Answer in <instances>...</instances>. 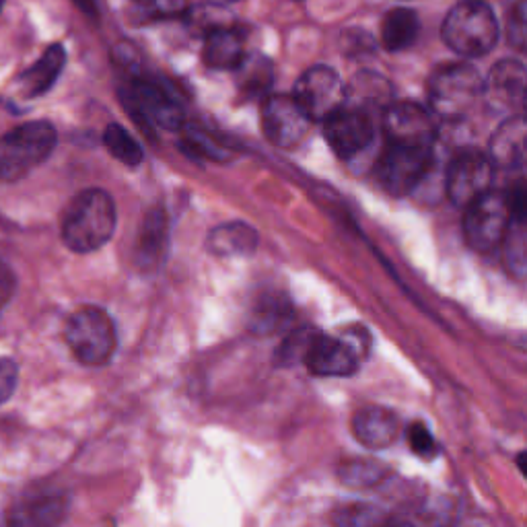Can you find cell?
Returning <instances> with one entry per match:
<instances>
[{
	"mask_svg": "<svg viewBox=\"0 0 527 527\" xmlns=\"http://www.w3.org/2000/svg\"><path fill=\"white\" fill-rule=\"evenodd\" d=\"M118 215L112 196L91 188L73 198L62 219V239L77 254L97 252L116 231Z\"/></svg>",
	"mask_w": 527,
	"mask_h": 527,
	"instance_id": "1",
	"label": "cell"
},
{
	"mask_svg": "<svg viewBox=\"0 0 527 527\" xmlns=\"http://www.w3.org/2000/svg\"><path fill=\"white\" fill-rule=\"evenodd\" d=\"M441 38L458 56H486L499 40L495 11L486 0H460L445 17Z\"/></svg>",
	"mask_w": 527,
	"mask_h": 527,
	"instance_id": "2",
	"label": "cell"
},
{
	"mask_svg": "<svg viewBox=\"0 0 527 527\" xmlns=\"http://www.w3.org/2000/svg\"><path fill=\"white\" fill-rule=\"evenodd\" d=\"M56 147L50 122H27L0 136V182H17L42 165Z\"/></svg>",
	"mask_w": 527,
	"mask_h": 527,
	"instance_id": "3",
	"label": "cell"
},
{
	"mask_svg": "<svg viewBox=\"0 0 527 527\" xmlns=\"http://www.w3.org/2000/svg\"><path fill=\"white\" fill-rule=\"evenodd\" d=\"M371 346L365 328H348L338 336L315 334L307 353L305 367L318 377H350L355 375L365 361Z\"/></svg>",
	"mask_w": 527,
	"mask_h": 527,
	"instance_id": "4",
	"label": "cell"
},
{
	"mask_svg": "<svg viewBox=\"0 0 527 527\" xmlns=\"http://www.w3.org/2000/svg\"><path fill=\"white\" fill-rule=\"evenodd\" d=\"M482 83L484 79L468 62L437 68L427 85L431 112L449 120L466 116L482 97Z\"/></svg>",
	"mask_w": 527,
	"mask_h": 527,
	"instance_id": "5",
	"label": "cell"
},
{
	"mask_svg": "<svg viewBox=\"0 0 527 527\" xmlns=\"http://www.w3.org/2000/svg\"><path fill=\"white\" fill-rule=\"evenodd\" d=\"M64 338L79 363L89 367L108 363L118 346L116 326L110 315L99 307H81L70 315Z\"/></svg>",
	"mask_w": 527,
	"mask_h": 527,
	"instance_id": "6",
	"label": "cell"
},
{
	"mask_svg": "<svg viewBox=\"0 0 527 527\" xmlns=\"http://www.w3.org/2000/svg\"><path fill=\"white\" fill-rule=\"evenodd\" d=\"M513 221L507 194L488 190L484 196L466 206L464 235L472 250L490 252L501 245Z\"/></svg>",
	"mask_w": 527,
	"mask_h": 527,
	"instance_id": "7",
	"label": "cell"
},
{
	"mask_svg": "<svg viewBox=\"0 0 527 527\" xmlns=\"http://www.w3.org/2000/svg\"><path fill=\"white\" fill-rule=\"evenodd\" d=\"M433 161V149L390 145L377 163V180L388 194L408 196L429 178Z\"/></svg>",
	"mask_w": 527,
	"mask_h": 527,
	"instance_id": "8",
	"label": "cell"
},
{
	"mask_svg": "<svg viewBox=\"0 0 527 527\" xmlns=\"http://www.w3.org/2000/svg\"><path fill=\"white\" fill-rule=\"evenodd\" d=\"M120 101L138 124L149 122L165 130H180L184 126V112L178 101L153 81L130 79L120 89Z\"/></svg>",
	"mask_w": 527,
	"mask_h": 527,
	"instance_id": "9",
	"label": "cell"
},
{
	"mask_svg": "<svg viewBox=\"0 0 527 527\" xmlns=\"http://www.w3.org/2000/svg\"><path fill=\"white\" fill-rule=\"evenodd\" d=\"M293 97L311 122H324L342 108L346 91L336 70L320 64L305 70Z\"/></svg>",
	"mask_w": 527,
	"mask_h": 527,
	"instance_id": "10",
	"label": "cell"
},
{
	"mask_svg": "<svg viewBox=\"0 0 527 527\" xmlns=\"http://www.w3.org/2000/svg\"><path fill=\"white\" fill-rule=\"evenodd\" d=\"M383 130L390 145L416 149H433L439 136L433 112L410 101L390 103L383 110Z\"/></svg>",
	"mask_w": 527,
	"mask_h": 527,
	"instance_id": "11",
	"label": "cell"
},
{
	"mask_svg": "<svg viewBox=\"0 0 527 527\" xmlns=\"http://www.w3.org/2000/svg\"><path fill=\"white\" fill-rule=\"evenodd\" d=\"M495 165L480 151H464L455 157L445 173V190L449 200L466 208L488 190H493Z\"/></svg>",
	"mask_w": 527,
	"mask_h": 527,
	"instance_id": "12",
	"label": "cell"
},
{
	"mask_svg": "<svg viewBox=\"0 0 527 527\" xmlns=\"http://www.w3.org/2000/svg\"><path fill=\"white\" fill-rule=\"evenodd\" d=\"M324 134L334 153L344 159H357L375 143V120L371 114L342 105L328 120H324Z\"/></svg>",
	"mask_w": 527,
	"mask_h": 527,
	"instance_id": "13",
	"label": "cell"
},
{
	"mask_svg": "<svg viewBox=\"0 0 527 527\" xmlns=\"http://www.w3.org/2000/svg\"><path fill=\"white\" fill-rule=\"evenodd\" d=\"M311 120L295 97L270 95L262 105V130L274 147L293 149L307 136Z\"/></svg>",
	"mask_w": 527,
	"mask_h": 527,
	"instance_id": "14",
	"label": "cell"
},
{
	"mask_svg": "<svg viewBox=\"0 0 527 527\" xmlns=\"http://www.w3.org/2000/svg\"><path fill=\"white\" fill-rule=\"evenodd\" d=\"M488 108L501 114H521L525 103V66L519 60H501L482 83Z\"/></svg>",
	"mask_w": 527,
	"mask_h": 527,
	"instance_id": "15",
	"label": "cell"
},
{
	"mask_svg": "<svg viewBox=\"0 0 527 527\" xmlns=\"http://www.w3.org/2000/svg\"><path fill=\"white\" fill-rule=\"evenodd\" d=\"M353 435L371 449H385L400 437V418L383 406H363L353 416Z\"/></svg>",
	"mask_w": 527,
	"mask_h": 527,
	"instance_id": "16",
	"label": "cell"
},
{
	"mask_svg": "<svg viewBox=\"0 0 527 527\" xmlns=\"http://www.w3.org/2000/svg\"><path fill=\"white\" fill-rule=\"evenodd\" d=\"M525 118L523 114H511L490 138L488 157L493 165L503 169L521 167L525 161Z\"/></svg>",
	"mask_w": 527,
	"mask_h": 527,
	"instance_id": "17",
	"label": "cell"
},
{
	"mask_svg": "<svg viewBox=\"0 0 527 527\" xmlns=\"http://www.w3.org/2000/svg\"><path fill=\"white\" fill-rule=\"evenodd\" d=\"M245 56L243 31L227 25L213 27L206 33L202 58L215 70H233Z\"/></svg>",
	"mask_w": 527,
	"mask_h": 527,
	"instance_id": "18",
	"label": "cell"
},
{
	"mask_svg": "<svg viewBox=\"0 0 527 527\" xmlns=\"http://www.w3.org/2000/svg\"><path fill=\"white\" fill-rule=\"evenodd\" d=\"M64 64H66L64 48L60 44L50 46L44 52V56L35 62L31 68H27L25 73L19 77V81H17L19 93L27 99L48 93L54 87V83L58 81Z\"/></svg>",
	"mask_w": 527,
	"mask_h": 527,
	"instance_id": "19",
	"label": "cell"
},
{
	"mask_svg": "<svg viewBox=\"0 0 527 527\" xmlns=\"http://www.w3.org/2000/svg\"><path fill=\"white\" fill-rule=\"evenodd\" d=\"M346 99L344 105H350V108L363 110L367 114L385 110L392 103V85L388 79H383L377 73H359L353 81H350L348 87H344Z\"/></svg>",
	"mask_w": 527,
	"mask_h": 527,
	"instance_id": "20",
	"label": "cell"
},
{
	"mask_svg": "<svg viewBox=\"0 0 527 527\" xmlns=\"http://www.w3.org/2000/svg\"><path fill=\"white\" fill-rule=\"evenodd\" d=\"M206 248L215 256H250L258 248V233L245 223H225L208 233Z\"/></svg>",
	"mask_w": 527,
	"mask_h": 527,
	"instance_id": "21",
	"label": "cell"
},
{
	"mask_svg": "<svg viewBox=\"0 0 527 527\" xmlns=\"http://www.w3.org/2000/svg\"><path fill=\"white\" fill-rule=\"evenodd\" d=\"M295 318L291 301L280 293L262 295L250 315V328L260 336H272L285 330Z\"/></svg>",
	"mask_w": 527,
	"mask_h": 527,
	"instance_id": "22",
	"label": "cell"
},
{
	"mask_svg": "<svg viewBox=\"0 0 527 527\" xmlns=\"http://www.w3.org/2000/svg\"><path fill=\"white\" fill-rule=\"evenodd\" d=\"M418 31L420 21L412 9H392L381 23V46L388 52H402L416 42Z\"/></svg>",
	"mask_w": 527,
	"mask_h": 527,
	"instance_id": "23",
	"label": "cell"
},
{
	"mask_svg": "<svg viewBox=\"0 0 527 527\" xmlns=\"http://www.w3.org/2000/svg\"><path fill=\"white\" fill-rule=\"evenodd\" d=\"M237 73V87L248 97H262L270 91L274 81L272 62L262 54H245L233 68Z\"/></svg>",
	"mask_w": 527,
	"mask_h": 527,
	"instance_id": "24",
	"label": "cell"
},
{
	"mask_svg": "<svg viewBox=\"0 0 527 527\" xmlns=\"http://www.w3.org/2000/svg\"><path fill=\"white\" fill-rule=\"evenodd\" d=\"M167 245V219L163 210H153L147 215L143 229L138 237V262L140 264H155L163 256V248Z\"/></svg>",
	"mask_w": 527,
	"mask_h": 527,
	"instance_id": "25",
	"label": "cell"
},
{
	"mask_svg": "<svg viewBox=\"0 0 527 527\" xmlns=\"http://www.w3.org/2000/svg\"><path fill=\"white\" fill-rule=\"evenodd\" d=\"M103 145L116 157L120 163L128 167H138L145 159L143 147L138 145V140L120 124H110L103 132Z\"/></svg>",
	"mask_w": 527,
	"mask_h": 527,
	"instance_id": "26",
	"label": "cell"
},
{
	"mask_svg": "<svg viewBox=\"0 0 527 527\" xmlns=\"http://www.w3.org/2000/svg\"><path fill=\"white\" fill-rule=\"evenodd\" d=\"M64 515V503L58 497H44L31 503H23L13 511L11 521L19 525H40V523H56Z\"/></svg>",
	"mask_w": 527,
	"mask_h": 527,
	"instance_id": "27",
	"label": "cell"
},
{
	"mask_svg": "<svg viewBox=\"0 0 527 527\" xmlns=\"http://www.w3.org/2000/svg\"><path fill=\"white\" fill-rule=\"evenodd\" d=\"M501 245H505V264L507 268L521 278L525 272V219H513Z\"/></svg>",
	"mask_w": 527,
	"mask_h": 527,
	"instance_id": "28",
	"label": "cell"
},
{
	"mask_svg": "<svg viewBox=\"0 0 527 527\" xmlns=\"http://www.w3.org/2000/svg\"><path fill=\"white\" fill-rule=\"evenodd\" d=\"M388 474L383 466H379L373 460H353L346 462L340 470V478L348 486H357V488H369L375 486L383 480V476Z\"/></svg>",
	"mask_w": 527,
	"mask_h": 527,
	"instance_id": "29",
	"label": "cell"
},
{
	"mask_svg": "<svg viewBox=\"0 0 527 527\" xmlns=\"http://www.w3.org/2000/svg\"><path fill=\"white\" fill-rule=\"evenodd\" d=\"M318 334L313 328H299V330H293L287 340L283 342V346L278 348V365L283 367H291L295 365L297 361H303L305 359V353L307 348L313 340V336Z\"/></svg>",
	"mask_w": 527,
	"mask_h": 527,
	"instance_id": "30",
	"label": "cell"
},
{
	"mask_svg": "<svg viewBox=\"0 0 527 527\" xmlns=\"http://www.w3.org/2000/svg\"><path fill=\"white\" fill-rule=\"evenodd\" d=\"M340 50L348 58L361 60V58L375 54L377 42L371 33H367L363 29H348L342 33V38H340Z\"/></svg>",
	"mask_w": 527,
	"mask_h": 527,
	"instance_id": "31",
	"label": "cell"
},
{
	"mask_svg": "<svg viewBox=\"0 0 527 527\" xmlns=\"http://www.w3.org/2000/svg\"><path fill=\"white\" fill-rule=\"evenodd\" d=\"M406 437H408L410 449L418 455V458L433 460L435 455H437L439 445H437L433 433L429 431V427L425 423H420V420H416V423H412L406 429Z\"/></svg>",
	"mask_w": 527,
	"mask_h": 527,
	"instance_id": "32",
	"label": "cell"
},
{
	"mask_svg": "<svg viewBox=\"0 0 527 527\" xmlns=\"http://www.w3.org/2000/svg\"><path fill=\"white\" fill-rule=\"evenodd\" d=\"M525 15H527V0H515L507 15V38L509 44L521 52L525 50Z\"/></svg>",
	"mask_w": 527,
	"mask_h": 527,
	"instance_id": "33",
	"label": "cell"
},
{
	"mask_svg": "<svg viewBox=\"0 0 527 527\" xmlns=\"http://www.w3.org/2000/svg\"><path fill=\"white\" fill-rule=\"evenodd\" d=\"M19 379V369L11 359H0V404H5L15 388Z\"/></svg>",
	"mask_w": 527,
	"mask_h": 527,
	"instance_id": "34",
	"label": "cell"
},
{
	"mask_svg": "<svg viewBox=\"0 0 527 527\" xmlns=\"http://www.w3.org/2000/svg\"><path fill=\"white\" fill-rule=\"evenodd\" d=\"M13 291H15V274L5 262H0V309L11 301Z\"/></svg>",
	"mask_w": 527,
	"mask_h": 527,
	"instance_id": "35",
	"label": "cell"
},
{
	"mask_svg": "<svg viewBox=\"0 0 527 527\" xmlns=\"http://www.w3.org/2000/svg\"><path fill=\"white\" fill-rule=\"evenodd\" d=\"M73 3L87 15V17H99V9H97V0H73Z\"/></svg>",
	"mask_w": 527,
	"mask_h": 527,
	"instance_id": "36",
	"label": "cell"
},
{
	"mask_svg": "<svg viewBox=\"0 0 527 527\" xmlns=\"http://www.w3.org/2000/svg\"><path fill=\"white\" fill-rule=\"evenodd\" d=\"M210 5H217V7H223V5H231V3H237V0H208Z\"/></svg>",
	"mask_w": 527,
	"mask_h": 527,
	"instance_id": "37",
	"label": "cell"
},
{
	"mask_svg": "<svg viewBox=\"0 0 527 527\" xmlns=\"http://www.w3.org/2000/svg\"><path fill=\"white\" fill-rule=\"evenodd\" d=\"M3 5H5V0H0V9H3Z\"/></svg>",
	"mask_w": 527,
	"mask_h": 527,
	"instance_id": "38",
	"label": "cell"
},
{
	"mask_svg": "<svg viewBox=\"0 0 527 527\" xmlns=\"http://www.w3.org/2000/svg\"><path fill=\"white\" fill-rule=\"evenodd\" d=\"M143 3H147V0H143ZM149 3H153V0H149Z\"/></svg>",
	"mask_w": 527,
	"mask_h": 527,
	"instance_id": "39",
	"label": "cell"
}]
</instances>
